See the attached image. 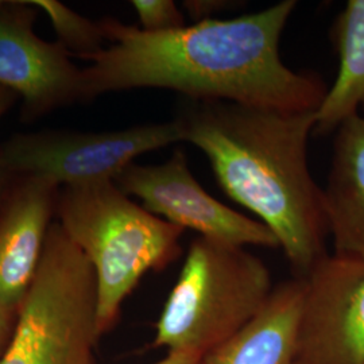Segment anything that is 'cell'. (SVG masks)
Returning a JSON list of instances; mask_svg holds the SVG:
<instances>
[{
    "label": "cell",
    "instance_id": "obj_1",
    "mask_svg": "<svg viewBox=\"0 0 364 364\" xmlns=\"http://www.w3.org/2000/svg\"><path fill=\"white\" fill-rule=\"evenodd\" d=\"M296 0L232 19H205L149 33L114 18L100 21L105 41L85 57L81 102L111 92L161 88L189 100H224L287 112H314L326 88L313 72L284 64L279 42Z\"/></svg>",
    "mask_w": 364,
    "mask_h": 364
},
{
    "label": "cell",
    "instance_id": "obj_2",
    "mask_svg": "<svg viewBox=\"0 0 364 364\" xmlns=\"http://www.w3.org/2000/svg\"><path fill=\"white\" fill-rule=\"evenodd\" d=\"M314 112L185 99L174 119L183 142L208 158L223 192L275 235L294 278L328 255L324 191L308 164Z\"/></svg>",
    "mask_w": 364,
    "mask_h": 364
},
{
    "label": "cell",
    "instance_id": "obj_3",
    "mask_svg": "<svg viewBox=\"0 0 364 364\" xmlns=\"http://www.w3.org/2000/svg\"><path fill=\"white\" fill-rule=\"evenodd\" d=\"M55 215L95 272L100 336L144 275L181 252L185 230L132 201L112 180L60 188Z\"/></svg>",
    "mask_w": 364,
    "mask_h": 364
},
{
    "label": "cell",
    "instance_id": "obj_4",
    "mask_svg": "<svg viewBox=\"0 0 364 364\" xmlns=\"http://www.w3.org/2000/svg\"><path fill=\"white\" fill-rule=\"evenodd\" d=\"M269 267L246 247L195 237L156 323V347L205 356L264 308Z\"/></svg>",
    "mask_w": 364,
    "mask_h": 364
},
{
    "label": "cell",
    "instance_id": "obj_5",
    "mask_svg": "<svg viewBox=\"0 0 364 364\" xmlns=\"http://www.w3.org/2000/svg\"><path fill=\"white\" fill-rule=\"evenodd\" d=\"M97 287L90 260L54 221L0 364H93Z\"/></svg>",
    "mask_w": 364,
    "mask_h": 364
},
{
    "label": "cell",
    "instance_id": "obj_6",
    "mask_svg": "<svg viewBox=\"0 0 364 364\" xmlns=\"http://www.w3.org/2000/svg\"><path fill=\"white\" fill-rule=\"evenodd\" d=\"M181 142L176 120L105 132L16 134L0 146V170L11 177H43L60 188L114 181L136 156Z\"/></svg>",
    "mask_w": 364,
    "mask_h": 364
},
{
    "label": "cell",
    "instance_id": "obj_7",
    "mask_svg": "<svg viewBox=\"0 0 364 364\" xmlns=\"http://www.w3.org/2000/svg\"><path fill=\"white\" fill-rule=\"evenodd\" d=\"M114 182L123 193L141 200L144 209L182 230L239 247H279L275 235L262 221L209 195L192 174L181 149H176L164 164L132 162Z\"/></svg>",
    "mask_w": 364,
    "mask_h": 364
},
{
    "label": "cell",
    "instance_id": "obj_8",
    "mask_svg": "<svg viewBox=\"0 0 364 364\" xmlns=\"http://www.w3.org/2000/svg\"><path fill=\"white\" fill-rule=\"evenodd\" d=\"M302 279L294 364H364V259L328 254Z\"/></svg>",
    "mask_w": 364,
    "mask_h": 364
},
{
    "label": "cell",
    "instance_id": "obj_9",
    "mask_svg": "<svg viewBox=\"0 0 364 364\" xmlns=\"http://www.w3.org/2000/svg\"><path fill=\"white\" fill-rule=\"evenodd\" d=\"M37 15L28 0H0V87L22 97L23 122L81 102V69L58 41L36 34Z\"/></svg>",
    "mask_w": 364,
    "mask_h": 364
},
{
    "label": "cell",
    "instance_id": "obj_10",
    "mask_svg": "<svg viewBox=\"0 0 364 364\" xmlns=\"http://www.w3.org/2000/svg\"><path fill=\"white\" fill-rule=\"evenodd\" d=\"M60 186L43 177H11L0 200V299L19 311L39 263Z\"/></svg>",
    "mask_w": 364,
    "mask_h": 364
},
{
    "label": "cell",
    "instance_id": "obj_11",
    "mask_svg": "<svg viewBox=\"0 0 364 364\" xmlns=\"http://www.w3.org/2000/svg\"><path fill=\"white\" fill-rule=\"evenodd\" d=\"M323 191L333 254L364 259V117L348 119L335 132Z\"/></svg>",
    "mask_w": 364,
    "mask_h": 364
},
{
    "label": "cell",
    "instance_id": "obj_12",
    "mask_svg": "<svg viewBox=\"0 0 364 364\" xmlns=\"http://www.w3.org/2000/svg\"><path fill=\"white\" fill-rule=\"evenodd\" d=\"M304 279L274 287L264 308L245 328L203 358V364H294Z\"/></svg>",
    "mask_w": 364,
    "mask_h": 364
},
{
    "label": "cell",
    "instance_id": "obj_13",
    "mask_svg": "<svg viewBox=\"0 0 364 364\" xmlns=\"http://www.w3.org/2000/svg\"><path fill=\"white\" fill-rule=\"evenodd\" d=\"M338 72L314 112V135H329L364 108V0L347 1L332 27Z\"/></svg>",
    "mask_w": 364,
    "mask_h": 364
},
{
    "label": "cell",
    "instance_id": "obj_14",
    "mask_svg": "<svg viewBox=\"0 0 364 364\" xmlns=\"http://www.w3.org/2000/svg\"><path fill=\"white\" fill-rule=\"evenodd\" d=\"M28 3L46 14L58 42L69 54L84 60L105 48V31L100 22H92L57 0H28Z\"/></svg>",
    "mask_w": 364,
    "mask_h": 364
},
{
    "label": "cell",
    "instance_id": "obj_15",
    "mask_svg": "<svg viewBox=\"0 0 364 364\" xmlns=\"http://www.w3.org/2000/svg\"><path fill=\"white\" fill-rule=\"evenodd\" d=\"M131 6L144 31L161 33L185 26V14L171 0H134Z\"/></svg>",
    "mask_w": 364,
    "mask_h": 364
},
{
    "label": "cell",
    "instance_id": "obj_16",
    "mask_svg": "<svg viewBox=\"0 0 364 364\" xmlns=\"http://www.w3.org/2000/svg\"><path fill=\"white\" fill-rule=\"evenodd\" d=\"M19 311H15L0 299V360L13 343Z\"/></svg>",
    "mask_w": 364,
    "mask_h": 364
},
{
    "label": "cell",
    "instance_id": "obj_17",
    "mask_svg": "<svg viewBox=\"0 0 364 364\" xmlns=\"http://www.w3.org/2000/svg\"><path fill=\"white\" fill-rule=\"evenodd\" d=\"M182 7L183 10H186L189 16L195 19V23H197L205 19H213L212 15L227 10L230 7V3L221 0H186L182 3Z\"/></svg>",
    "mask_w": 364,
    "mask_h": 364
},
{
    "label": "cell",
    "instance_id": "obj_18",
    "mask_svg": "<svg viewBox=\"0 0 364 364\" xmlns=\"http://www.w3.org/2000/svg\"><path fill=\"white\" fill-rule=\"evenodd\" d=\"M153 364H203V356L189 352H168L164 359Z\"/></svg>",
    "mask_w": 364,
    "mask_h": 364
},
{
    "label": "cell",
    "instance_id": "obj_19",
    "mask_svg": "<svg viewBox=\"0 0 364 364\" xmlns=\"http://www.w3.org/2000/svg\"><path fill=\"white\" fill-rule=\"evenodd\" d=\"M16 99H18L16 93H14L13 91H10L4 87H0V117H3L13 107Z\"/></svg>",
    "mask_w": 364,
    "mask_h": 364
},
{
    "label": "cell",
    "instance_id": "obj_20",
    "mask_svg": "<svg viewBox=\"0 0 364 364\" xmlns=\"http://www.w3.org/2000/svg\"><path fill=\"white\" fill-rule=\"evenodd\" d=\"M10 181H11V176H9L3 170H0V200H1V197L4 195V192H6Z\"/></svg>",
    "mask_w": 364,
    "mask_h": 364
}]
</instances>
